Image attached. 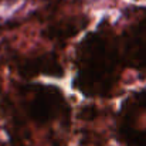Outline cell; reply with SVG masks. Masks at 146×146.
Listing matches in <instances>:
<instances>
[{"label": "cell", "mask_w": 146, "mask_h": 146, "mask_svg": "<svg viewBox=\"0 0 146 146\" xmlns=\"http://www.w3.org/2000/svg\"><path fill=\"white\" fill-rule=\"evenodd\" d=\"M60 99H61L60 94H57L55 91L52 92H48V90L40 91L30 104L29 108L30 115L38 122L48 121L60 109V104H61Z\"/></svg>", "instance_id": "cell-1"}]
</instances>
